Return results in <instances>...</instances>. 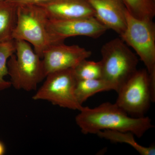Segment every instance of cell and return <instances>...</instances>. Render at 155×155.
Segmentation results:
<instances>
[{
    "mask_svg": "<svg viewBox=\"0 0 155 155\" xmlns=\"http://www.w3.org/2000/svg\"><path fill=\"white\" fill-rule=\"evenodd\" d=\"M5 145L0 141V155H3L5 154Z\"/></svg>",
    "mask_w": 155,
    "mask_h": 155,
    "instance_id": "19",
    "label": "cell"
},
{
    "mask_svg": "<svg viewBox=\"0 0 155 155\" xmlns=\"http://www.w3.org/2000/svg\"><path fill=\"white\" fill-rule=\"evenodd\" d=\"M15 5H39L47 2L49 0H7Z\"/></svg>",
    "mask_w": 155,
    "mask_h": 155,
    "instance_id": "18",
    "label": "cell"
},
{
    "mask_svg": "<svg viewBox=\"0 0 155 155\" xmlns=\"http://www.w3.org/2000/svg\"><path fill=\"white\" fill-rule=\"evenodd\" d=\"M48 19L43 9L38 5L17 6V23L12 38L32 45L35 52L42 59L45 51L57 44L48 29Z\"/></svg>",
    "mask_w": 155,
    "mask_h": 155,
    "instance_id": "3",
    "label": "cell"
},
{
    "mask_svg": "<svg viewBox=\"0 0 155 155\" xmlns=\"http://www.w3.org/2000/svg\"><path fill=\"white\" fill-rule=\"evenodd\" d=\"M154 1H155V0H154Z\"/></svg>",
    "mask_w": 155,
    "mask_h": 155,
    "instance_id": "20",
    "label": "cell"
},
{
    "mask_svg": "<svg viewBox=\"0 0 155 155\" xmlns=\"http://www.w3.org/2000/svg\"><path fill=\"white\" fill-rule=\"evenodd\" d=\"M130 15L139 19H153L155 16L154 0H122Z\"/></svg>",
    "mask_w": 155,
    "mask_h": 155,
    "instance_id": "15",
    "label": "cell"
},
{
    "mask_svg": "<svg viewBox=\"0 0 155 155\" xmlns=\"http://www.w3.org/2000/svg\"><path fill=\"white\" fill-rule=\"evenodd\" d=\"M91 51L78 45H68L64 42L50 46L42 58L46 77L52 72L74 69L81 61L91 55Z\"/></svg>",
    "mask_w": 155,
    "mask_h": 155,
    "instance_id": "9",
    "label": "cell"
},
{
    "mask_svg": "<svg viewBox=\"0 0 155 155\" xmlns=\"http://www.w3.org/2000/svg\"><path fill=\"white\" fill-rule=\"evenodd\" d=\"M14 40L16 55H12L8 61L11 85L17 90H34L46 78L42 59L30 44L20 40Z\"/></svg>",
    "mask_w": 155,
    "mask_h": 155,
    "instance_id": "5",
    "label": "cell"
},
{
    "mask_svg": "<svg viewBox=\"0 0 155 155\" xmlns=\"http://www.w3.org/2000/svg\"><path fill=\"white\" fill-rule=\"evenodd\" d=\"M101 53V78L117 93L137 70L138 58L119 38L113 39L103 45Z\"/></svg>",
    "mask_w": 155,
    "mask_h": 155,
    "instance_id": "2",
    "label": "cell"
},
{
    "mask_svg": "<svg viewBox=\"0 0 155 155\" xmlns=\"http://www.w3.org/2000/svg\"><path fill=\"white\" fill-rule=\"evenodd\" d=\"M98 136L105 139L115 143H125L133 147L140 155H155V147L151 146L149 147L143 146L136 141L134 134L130 132L118 131L111 130H104L99 131L97 134Z\"/></svg>",
    "mask_w": 155,
    "mask_h": 155,
    "instance_id": "13",
    "label": "cell"
},
{
    "mask_svg": "<svg viewBox=\"0 0 155 155\" xmlns=\"http://www.w3.org/2000/svg\"><path fill=\"white\" fill-rule=\"evenodd\" d=\"M94 12V17L107 29L119 35L126 26L127 10L122 0H87Z\"/></svg>",
    "mask_w": 155,
    "mask_h": 155,
    "instance_id": "10",
    "label": "cell"
},
{
    "mask_svg": "<svg viewBox=\"0 0 155 155\" xmlns=\"http://www.w3.org/2000/svg\"><path fill=\"white\" fill-rule=\"evenodd\" d=\"M15 51L14 39L0 42V91L8 88L12 85L11 81L5 80L4 78L8 75V60Z\"/></svg>",
    "mask_w": 155,
    "mask_h": 155,
    "instance_id": "16",
    "label": "cell"
},
{
    "mask_svg": "<svg viewBox=\"0 0 155 155\" xmlns=\"http://www.w3.org/2000/svg\"><path fill=\"white\" fill-rule=\"evenodd\" d=\"M17 6L7 0H0V42L13 39L17 20Z\"/></svg>",
    "mask_w": 155,
    "mask_h": 155,
    "instance_id": "12",
    "label": "cell"
},
{
    "mask_svg": "<svg viewBox=\"0 0 155 155\" xmlns=\"http://www.w3.org/2000/svg\"><path fill=\"white\" fill-rule=\"evenodd\" d=\"M48 29L57 43L64 42L68 38L77 36L97 38L107 30L94 17L78 19H48Z\"/></svg>",
    "mask_w": 155,
    "mask_h": 155,
    "instance_id": "8",
    "label": "cell"
},
{
    "mask_svg": "<svg viewBox=\"0 0 155 155\" xmlns=\"http://www.w3.org/2000/svg\"><path fill=\"white\" fill-rule=\"evenodd\" d=\"M79 111L75 122L84 134L111 130L130 132L140 138L154 127L148 117L129 116L115 103H104L94 108L83 107Z\"/></svg>",
    "mask_w": 155,
    "mask_h": 155,
    "instance_id": "1",
    "label": "cell"
},
{
    "mask_svg": "<svg viewBox=\"0 0 155 155\" xmlns=\"http://www.w3.org/2000/svg\"><path fill=\"white\" fill-rule=\"evenodd\" d=\"M126 26L121 38L134 50L146 67L155 99V24L152 19H139L127 11Z\"/></svg>",
    "mask_w": 155,
    "mask_h": 155,
    "instance_id": "4",
    "label": "cell"
},
{
    "mask_svg": "<svg viewBox=\"0 0 155 155\" xmlns=\"http://www.w3.org/2000/svg\"><path fill=\"white\" fill-rule=\"evenodd\" d=\"M113 90L112 87L101 78L77 81L75 95L78 101L82 105L90 97L101 92Z\"/></svg>",
    "mask_w": 155,
    "mask_h": 155,
    "instance_id": "14",
    "label": "cell"
},
{
    "mask_svg": "<svg viewBox=\"0 0 155 155\" xmlns=\"http://www.w3.org/2000/svg\"><path fill=\"white\" fill-rule=\"evenodd\" d=\"M77 81L86 79H99L101 77V67L99 62L81 61L73 69Z\"/></svg>",
    "mask_w": 155,
    "mask_h": 155,
    "instance_id": "17",
    "label": "cell"
},
{
    "mask_svg": "<svg viewBox=\"0 0 155 155\" xmlns=\"http://www.w3.org/2000/svg\"><path fill=\"white\" fill-rule=\"evenodd\" d=\"M43 84L32 97L33 100H45L64 108L80 111L83 108L75 95L77 79L73 69L50 73Z\"/></svg>",
    "mask_w": 155,
    "mask_h": 155,
    "instance_id": "6",
    "label": "cell"
},
{
    "mask_svg": "<svg viewBox=\"0 0 155 155\" xmlns=\"http://www.w3.org/2000/svg\"><path fill=\"white\" fill-rule=\"evenodd\" d=\"M49 19H66L94 17L87 0H49L38 5Z\"/></svg>",
    "mask_w": 155,
    "mask_h": 155,
    "instance_id": "11",
    "label": "cell"
},
{
    "mask_svg": "<svg viewBox=\"0 0 155 155\" xmlns=\"http://www.w3.org/2000/svg\"><path fill=\"white\" fill-rule=\"evenodd\" d=\"M117 93L115 104L131 117H144L151 103L155 101L146 69L137 70Z\"/></svg>",
    "mask_w": 155,
    "mask_h": 155,
    "instance_id": "7",
    "label": "cell"
}]
</instances>
